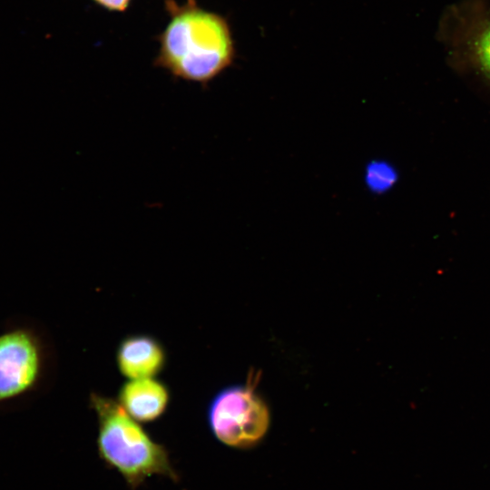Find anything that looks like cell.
Instances as JSON below:
<instances>
[{"mask_svg":"<svg viewBox=\"0 0 490 490\" xmlns=\"http://www.w3.org/2000/svg\"><path fill=\"white\" fill-rule=\"evenodd\" d=\"M100 5L113 11H123L129 5L130 0H93Z\"/></svg>","mask_w":490,"mask_h":490,"instance_id":"cell-8","label":"cell"},{"mask_svg":"<svg viewBox=\"0 0 490 490\" xmlns=\"http://www.w3.org/2000/svg\"><path fill=\"white\" fill-rule=\"evenodd\" d=\"M171 20L161 36L156 64L172 75L206 83L230 63L233 44L226 21L193 0L168 4Z\"/></svg>","mask_w":490,"mask_h":490,"instance_id":"cell-1","label":"cell"},{"mask_svg":"<svg viewBox=\"0 0 490 490\" xmlns=\"http://www.w3.org/2000/svg\"><path fill=\"white\" fill-rule=\"evenodd\" d=\"M465 50L471 64L490 82V13L471 27L465 41Z\"/></svg>","mask_w":490,"mask_h":490,"instance_id":"cell-7","label":"cell"},{"mask_svg":"<svg viewBox=\"0 0 490 490\" xmlns=\"http://www.w3.org/2000/svg\"><path fill=\"white\" fill-rule=\"evenodd\" d=\"M44 367V347L32 328L19 326L0 332V405L34 391Z\"/></svg>","mask_w":490,"mask_h":490,"instance_id":"cell-4","label":"cell"},{"mask_svg":"<svg viewBox=\"0 0 490 490\" xmlns=\"http://www.w3.org/2000/svg\"><path fill=\"white\" fill-rule=\"evenodd\" d=\"M170 401L167 387L153 377L129 379L119 392L118 402L135 420L150 422L160 417Z\"/></svg>","mask_w":490,"mask_h":490,"instance_id":"cell-6","label":"cell"},{"mask_svg":"<svg viewBox=\"0 0 490 490\" xmlns=\"http://www.w3.org/2000/svg\"><path fill=\"white\" fill-rule=\"evenodd\" d=\"M91 406L99 420L101 456L132 485L153 474L173 475L165 449L149 436L118 401L93 393Z\"/></svg>","mask_w":490,"mask_h":490,"instance_id":"cell-2","label":"cell"},{"mask_svg":"<svg viewBox=\"0 0 490 490\" xmlns=\"http://www.w3.org/2000/svg\"><path fill=\"white\" fill-rule=\"evenodd\" d=\"M116 362L121 374L129 379L153 377L164 368L166 353L155 338L134 335L122 340Z\"/></svg>","mask_w":490,"mask_h":490,"instance_id":"cell-5","label":"cell"},{"mask_svg":"<svg viewBox=\"0 0 490 490\" xmlns=\"http://www.w3.org/2000/svg\"><path fill=\"white\" fill-rule=\"evenodd\" d=\"M250 376L246 384L220 390L212 399L208 419L214 436L223 444L249 448L262 440L270 426V411L256 390Z\"/></svg>","mask_w":490,"mask_h":490,"instance_id":"cell-3","label":"cell"}]
</instances>
